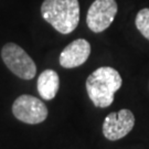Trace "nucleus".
<instances>
[{
    "mask_svg": "<svg viewBox=\"0 0 149 149\" xmlns=\"http://www.w3.org/2000/svg\"><path fill=\"white\" fill-rule=\"evenodd\" d=\"M123 84L117 70L111 66H102L91 73L86 80V92L96 107L105 108L112 105L115 93Z\"/></svg>",
    "mask_w": 149,
    "mask_h": 149,
    "instance_id": "f257e3e1",
    "label": "nucleus"
},
{
    "mask_svg": "<svg viewBox=\"0 0 149 149\" xmlns=\"http://www.w3.org/2000/svg\"><path fill=\"white\" fill-rule=\"evenodd\" d=\"M41 15L58 32L69 34L80 22L79 0H44L41 6Z\"/></svg>",
    "mask_w": 149,
    "mask_h": 149,
    "instance_id": "f03ea898",
    "label": "nucleus"
},
{
    "mask_svg": "<svg viewBox=\"0 0 149 149\" xmlns=\"http://www.w3.org/2000/svg\"><path fill=\"white\" fill-rule=\"evenodd\" d=\"M1 58L6 66L22 80H32L37 74V65L29 54L18 44L9 42L1 50Z\"/></svg>",
    "mask_w": 149,
    "mask_h": 149,
    "instance_id": "7ed1b4c3",
    "label": "nucleus"
},
{
    "mask_svg": "<svg viewBox=\"0 0 149 149\" xmlns=\"http://www.w3.org/2000/svg\"><path fill=\"white\" fill-rule=\"evenodd\" d=\"M15 117L29 125L41 124L48 117V107L41 100L32 95H20L12 104Z\"/></svg>",
    "mask_w": 149,
    "mask_h": 149,
    "instance_id": "20e7f679",
    "label": "nucleus"
},
{
    "mask_svg": "<svg viewBox=\"0 0 149 149\" xmlns=\"http://www.w3.org/2000/svg\"><path fill=\"white\" fill-rule=\"evenodd\" d=\"M117 11L116 0H95L87 11V27L94 33L105 31L113 23Z\"/></svg>",
    "mask_w": 149,
    "mask_h": 149,
    "instance_id": "39448f33",
    "label": "nucleus"
},
{
    "mask_svg": "<svg viewBox=\"0 0 149 149\" xmlns=\"http://www.w3.org/2000/svg\"><path fill=\"white\" fill-rule=\"evenodd\" d=\"M135 126V116L127 108L118 113H109L103 123V135L105 138L115 141L124 138Z\"/></svg>",
    "mask_w": 149,
    "mask_h": 149,
    "instance_id": "423d86ee",
    "label": "nucleus"
},
{
    "mask_svg": "<svg viewBox=\"0 0 149 149\" xmlns=\"http://www.w3.org/2000/svg\"><path fill=\"white\" fill-rule=\"evenodd\" d=\"M91 44L85 39H76L68 44L60 54V65L64 69H74L84 64L90 58Z\"/></svg>",
    "mask_w": 149,
    "mask_h": 149,
    "instance_id": "0eeeda50",
    "label": "nucleus"
},
{
    "mask_svg": "<svg viewBox=\"0 0 149 149\" xmlns=\"http://www.w3.org/2000/svg\"><path fill=\"white\" fill-rule=\"evenodd\" d=\"M60 87V79L59 74L54 70L48 69L43 71L39 75L37 82V88L39 95L43 100L51 101L58 94Z\"/></svg>",
    "mask_w": 149,
    "mask_h": 149,
    "instance_id": "6e6552de",
    "label": "nucleus"
},
{
    "mask_svg": "<svg viewBox=\"0 0 149 149\" xmlns=\"http://www.w3.org/2000/svg\"><path fill=\"white\" fill-rule=\"evenodd\" d=\"M135 24L141 36L149 40V8H144L137 13Z\"/></svg>",
    "mask_w": 149,
    "mask_h": 149,
    "instance_id": "1a4fd4ad",
    "label": "nucleus"
}]
</instances>
